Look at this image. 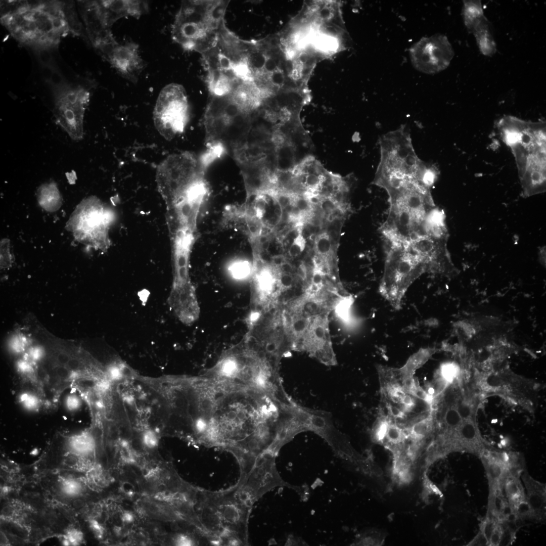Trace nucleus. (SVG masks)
<instances>
[{
    "mask_svg": "<svg viewBox=\"0 0 546 546\" xmlns=\"http://www.w3.org/2000/svg\"><path fill=\"white\" fill-rule=\"evenodd\" d=\"M200 443L236 458L261 451L273 439L283 411L277 398L253 386L211 377Z\"/></svg>",
    "mask_w": 546,
    "mask_h": 546,
    "instance_id": "obj_1",
    "label": "nucleus"
},
{
    "mask_svg": "<svg viewBox=\"0 0 546 546\" xmlns=\"http://www.w3.org/2000/svg\"><path fill=\"white\" fill-rule=\"evenodd\" d=\"M71 7L58 1H6L1 22L22 45L37 54L48 52L68 33H81L82 26Z\"/></svg>",
    "mask_w": 546,
    "mask_h": 546,
    "instance_id": "obj_2",
    "label": "nucleus"
},
{
    "mask_svg": "<svg viewBox=\"0 0 546 546\" xmlns=\"http://www.w3.org/2000/svg\"><path fill=\"white\" fill-rule=\"evenodd\" d=\"M280 360L245 337L224 351L204 373L260 389L278 398L287 396L281 379Z\"/></svg>",
    "mask_w": 546,
    "mask_h": 546,
    "instance_id": "obj_3",
    "label": "nucleus"
},
{
    "mask_svg": "<svg viewBox=\"0 0 546 546\" xmlns=\"http://www.w3.org/2000/svg\"><path fill=\"white\" fill-rule=\"evenodd\" d=\"M385 258L379 291L396 310L409 287L422 275H436L438 264L432 248L422 238L385 244Z\"/></svg>",
    "mask_w": 546,
    "mask_h": 546,
    "instance_id": "obj_4",
    "label": "nucleus"
},
{
    "mask_svg": "<svg viewBox=\"0 0 546 546\" xmlns=\"http://www.w3.org/2000/svg\"><path fill=\"white\" fill-rule=\"evenodd\" d=\"M380 160L373 184L389 193L409 183H420L429 187L436 173L416 154L410 134L402 125L379 139Z\"/></svg>",
    "mask_w": 546,
    "mask_h": 546,
    "instance_id": "obj_5",
    "label": "nucleus"
},
{
    "mask_svg": "<svg viewBox=\"0 0 546 546\" xmlns=\"http://www.w3.org/2000/svg\"><path fill=\"white\" fill-rule=\"evenodd\" d=\"M430 188L420 183H411L387 194L389 208L380 228L385 243L430 235L429 220L436 208Z\"/></svg>",
    "mask_w": 546,
    "mask_h": 546,
    "instance_id": "obj_6",
    "label": "nucleus"
},
{
    "mask_svg": "<svg viewBox=\"0 0 546 546\" xmlns=\"http://www.w3.org/2000/svg\"><path fill=\"white\" fill-rule=\"evenodd\" d=\"M202 495V527L214 544L248 545V522L252 505L236 484Z\"/></svg>",
    "mask_w": 546,
    "mask_h": 546,
    "instance_id": "obj_7",
    "label": "nucleus"
},
{
    "mask_svg": "<svg viewBox=\"0 0 546 546\" xmlns=\"http://www.w3.org/2000/svg\"><path fill=\"white\" fill-rule=\"evenodd\" d=\"M381 407L379 414L402 428L427 417L433 397L416 379L402 376L398 368L379 366Z\"/></svg>",
    "mask_w": 546,
    "mask_h": 546,
    "instance_id": "obj_8",
    "label": "nucleus"
},
{
    "mask_svg": "<svg viewBox=\"0 0 546 546\" xmlns=\"http://www.w3.org/2000/svg\"><path fill=\"white\" fill-rule=\"evenodd\" d=\"M225 12L218 1H183L172 24V38L184 49L202 54L217 45Z\"/></svg>",
    "mask_w": 546,
    "mask_h": 546,
    "instance_id": "obj_9",
    "label": "nucleus"
},
{
    "mask_svg": "<svg viewBox=\"0 0 546 546\" xmlns=\"http://www.w3.org/2000/svg\"><path fill=\"white\" fill-rule=\"evenodd\" d=\"M48 82L54 98L56 123L73 140H82L83 118L89 101V92L81 85L68 83L58 70L51 74Z\"/></svg>",
    "mask_w": 546,
    "mask_h": 546,
    "instance_id": "obj_10",
    "label": "nucleus"
},
{
    "mask_svg": "<svg viewBox=\"0 0 546 546\" xmlns=\"http://www.w3.org/2000/svg\"><path fill=\"white\" fill-rule=\"evenodd\" d=\"M97 197L83 200L76 207L66 227L76 240L95 249L106 250L110 246L109 230L113 215Z\"/></svg>",
    "mask_w": 546,
    "mask_h": 546,
    "instance_id": "obj_11",
    "label": "nucleus"
},
{
    "mask_svg": "<svg viewBox=\"0 0 546 546\" xmlns=\"http://www.w3.org/2000/svg\"><path fill=\"white\" fill-rule=\"evenodd\" d=\"M153 115L156 129L165 139L170 140L182 133L189 118V105L183 86L175 83L165 86L157 99Z\"/></svg>",
    "mask_w": 546,
    "mask_h": 546,
    "instance_id": "obj_12",
    "label": "nucleus"
},
{
    "mask_svg": "<svg viewBox=\"0 0 546 546\" xmlns=\"http://www.w3.org/2000/svg\"><path fill=\"white\" fill-rule=\"evenodd\" d=\"M410 53L414 67L427 74L444 70L454 56L447 38L442 34L422 38L411 47Z\"/></svg>",
    "mask_w": 546,
    "mask_h": 546,
    "instance_id": "obj_13",
    "label": "nucleus"
},
{
    "mask_svg": "<svg viewBox=\"0 0 546 546\" xmlns=\"http://www.w3.org/2000/svg\"><path fill=\"white\" fill-rule=\"evenodd\" d=\"M103 57L123 78L134 83L144 67L139 47L133 42H117Z\"/></svg>",
    "mask_w": 546,
    "mask_h": 546,
    "instance_id": "obj_14",
    "label": "nucleus"
},
{
    "mask_svg": "<svg viewBox=\"0 0 546 546\" xmlns=\"http://www.w3.org/2000/svg\"><path fill=\"white\" fill-rule=\"evenodd\" d=\"M487 478L488 496L498 497L504 495L503 488L509 476L511 452L486 449L480 456Z\"/></svg>",
    "mask_w": 546,
    "mask_h": 546,
    "instance_id": "obj_15",
    "label": "nucleus"
},
{
    "mask_svg": "<svg viewBox=\"0 0 546 546\" xmlns=\"http://www.w3.org/2000/svg\"><path fill=\"white\" fill-rule=\"evenodd\" d=\"M102 14L108 26L125 17L140 18L148 10V4L142 1H98Z\"/></svg>",
    "mask_w": 546,
    "mask_h": 546,
    "instance_id": "obj_16",
    "label": "nucleus"
},
{
    "mask_svg": "<svg viewBox=\"0 0 546 546\" xmlns=\"http://www.w3.org/2000/svg\"><path fill=\"white\" fill-rule=\"evenodd\" d=\"M526 500L532 509L535 521L543 522L546 513V485L533 478L525 468L521 475Z\"/></svg>",
    "mask_w": 546,
    "mask_h": 546,
    "instance_id": "obj_17",
    "label": "nucleus"
},
{
    "mask_svg": "<svg viewBox=\"0 0 546 546\" xmlns=\"http://www.w3.org/2000/svg\"><path fill=\"white\" fill-rule=\"evenodd\" d=\"M232 102L246 114H252L263 103L261 94L251 81L241 80L229 94Z\"/></svg>",
    "mask_w": 546,
    "mask_h": 546,
    "instance_id": "obj_18",
    "label": "nucleus"
},
{
    "mask_svg": "<svg viewBox=\"0 0 546 546\" xmlns=\"http://www.w3.org/2000/svg\"><path fill=\"white\" fill-rule=\"evenodd\" d=\"M313 249L314 255L313 257L317 262L328 269L338 272L333 240L329 232L325 231L316 235Z\"/></svg>",
    "mask_w": 546,
    "mask_h": 546,
    "instance_id": "obj_19",
    "label": "nucleus"
},
{
    "mask_svg": "<svg viewBox=\"0 0 546 546\" xmlns=\"http://www.w3.org/2000/svg\"><path fill=\"white\" fill-rule=\"evenodd\" d=\"M39 205L45 210L54 212L60 209L62 199L58 187L54 181L41 185L36 192Z\"/></svg>",
    "mask_w": 546,
    "mask_h": 546,
    "instance_id": "obj_20",
    "label": "nucleus"
},
{
    "mask_svg": "<svg viewBox=\"0 0 546 546\" xmlns=\"http://www.w3.org/2000/svg\"><path fill=\"white\" fill-rule=\"evenodd\" d=\"M470 32L474 34L479 50L482 54L491 56L495 53L496 44L486 18L475 26Z\"/></svg>",
    "mask_w": 546,
    "mask_h": 546,
    "instance_id": "obj_21",
    "label": "nucleus"
},
{
    "mask_svg": "<svg viewBox=\"0 0 546 546\" xmlns=\"http://www.w3.org/2000/svg\"><path fill=\"white\" fill-rule=\"evenodd\" d=\"M503 491L512 510L519 504L526 500L525 488L520 477L509 476L505 480Z\"/></svg>",
    "mask_w": 546,
    "mask_h": 546,
    "instance_id": "obj_22",
    "label": "nucleus"
},
{
    "mask_svg": "<svg viewBox=\"0 0 546 546\" xmlns=\"http://www.w3.org/2000/svg\"><path fill=\"white\" fill-rule=\"evenodd\" d=\"M207 148L199 157L202 168L205 170L214 161L220 158L226 151V147L221 142L207 144Z\"/></svg>",
    "mask_w": 546,
    "mask_h": 546,
    "instance_id": "obj_23",
    "label": "nucleus"
},
{
    "mask_svg": "<svg viewBox=\"0 0 546 546\" xmlns=\"http://www.w3.org/2000/svg\"><path fill=\"white\" fill-rule=\"evenodd\" d=\"M231 276L237 280L246 279L253 273V265L245 260H239L232 262L229 267Z\"/></svg>",
    "mask_w": 546,
    "mask_h": 546,
    "instance_id": "obj_24",
    "label": "nucleus"
},
{
    "mask_svg": "<svg viewBox=\"0 0 546 546\" xmlns=\"http://www.w3.org/2000/svg\"><path fill=\"white\" fill-rule=\"evenodd\" d=\"M306 242V240L302 234L301 228L295 236L291 242L288 251L289 256L292 258H295L301 254L305 249Z\"/></svg>",
    "mask_w": 546,
    "mask_h": 546,
    "instance_id": "obj_25",
    "label": "nucleus"
},
{
    "mask_svg": "<svg viewBox=\"0 0 546 546\" xmlns=\"http://www.w3.org/2000/svg\"><path fill=\"white\" fill-rule=\"evenodd\" d=\"M71 445L76 452L87 453L91 451L93 448L92 440L87 436L82 435L74 439Z\"/></svg>",
    "mask_w": 546,
    "mask_h": 546,
    "instance_id": "obj_26",
    "label": "nucleus"
},
{
    "mask_svg": "<svg viewBox=\"0 0 546 546\" xmlns=\"http://www.w3.org/2000/svg\"><path fill=\"white\" fill-rule=\"evenodd\" d=\"M11 263V256L10 250L9 240L3 239L1 242V267L10 266Z\"/></svg>",
    "mask_w": 546,
    "mask_h": 546,
    "instance_id": "obj_27",
    "label": "nucleus"
},
{
    "mask_svg": "<svg viewBox=\"0 0 546 546\" xmlns=\"http://www.w3.org/2000/svg\"><path fill=\"white\" fill-rule=\"evenodd\" d=\"M504 532V528L501 522H498L493 530L489 539V545L498 546L500 545Z\"/></svg>",
    "mask_w": 546,
    "mask_h": 546,
    "instance_id": "obj_28",
    "label": "nucleus"
},
{
    "mask_svg": "<svg viewBox=\"0 0 546 546\" xmlns=\"http://www.w3.org/2000/svg\"><path fill=\"white\" fill-rule=\"evenodd\" d=\"M466 545H489V541L484 534L480 530H479L476 535L466 544Z\"/></svg>",
    "mask_w": 546,
    "mask_h": 546,
    "instance_id": "obj_29",
    "label": "nucleus"
},
{
    "mask_svg": "<svg viewBox=\"0 0 546 546\" xmlns=\"http://www.w3.org/2000/svg\"><path fill=\"white\" fill-rule=\"evenodd\" d=\"M79 484L73 480L66 481L64 484V490L69 494H75L79 490Z\"/></svg>",
    "mask_w": 546,
    "mask_h": 546,
    "instance_id": "obj_30",
    "label": "nucleus"
},
{
    "mask_svg": "<svg viewBox=\"0 0 546 546\" xmlns=\"http://www.w3.org/2000/svg\"><path fill=\"white\" fill-rule=\"evenodd\" d=\"M81 539L82 534L76 530H72L69 531L66 538L69 542L73 545L78 544Z\"/></svg>",
    "mask_w": 546,
    "mask_h": 546,
    "instance_id": "obj_31",
    "label": "nucleus"
},
{
    "mask_svg": "<svg viewBox=\"0 0 546 546\" xmlns=\"http://www.w3.org/2000/svg\"><path fill=\"white\" fill-rule=\"evenodd\" d=\"M21 399L23 401L25 406L28 408L34 407L37 403V399L34 396L23 394L21 396Z\"/></svg>",
    "mask_w": 546,
    "mask_h": 546,
    "instance_id": "obj_32",
    "label": "nucleus"
},
{
    "mask_svg": "<svg viewBox=\"0 0 546 546\" xmlns=\"http://www.w3.org/2000/svg\"><path fill=\"white\" fill-rule=\"evenodd\" d=\"M66 404L68 408L74 410L78 408L80 405V401L77 396L71 395L67 398Z\"/></svg>",
    "mask_w": 546,
    "mask_h": 546,
    "instance_id": "obj_33",
    "label": "nucleus"
},
{
    "mask_svg": "<svg viewBox=\"0 0 546 546\" xmlns=\"http://www.w3.org/2000/svg\"><path fill=\"white\" fill-rule=\"evenodd\" d=\"M284 427H285V426H284ZM284 428H285V427H284ZM283 431L282 432H283ZM281 433L282 434V433ZM282 434H281L282 435ZM281 435H280L281 436ZM281 436H280V437H281ZM280 437H279L280 439H279V440L278 441V443H277L276 447L274 449V450L272 451H271L268 452V453H276L277 451V450L278 449V448H279V446ZM266 453H268V452H266ZM256 461H257V460ZM256 461H252V462H239V461H238V462L239 463V466H240V468H244V469H249V468H250L253 467L254 463L256 462Z\"/></svg>",
    "mask_w": 546,
    "mask_h": 546,
    "instance_id": "obj_34",
    "label": "nucleus"
},
{
    "mask_svg": "<svg viewBox=\"0 0 546 546\" xmlns=\"http://www.w3.org/2000/svg\"><path fill=\"white\" fill-rule=\"evenodd\" d=\"M57 373L61 378H66L69 376V372L67 369L63 368L58 369Z\"/></svg>",
    "mask_w": 546,
    "mask_h": 546,
    "instance_id": "obj_35",
    "label": "nucleus"
},
{
    "mask_svg": "<svg viewBox=\"0 0 546 546\" xmlns=\"http://www.w3.org/2000/svg\"><path fill=\"white\" fill-rule=\"evenodd\" d=\"M11 509L9 507H5L3 510V513L5 515H8L11 513Z\"/></svg>",
    "mask_w": 546,
    "mask_h": 546,
    "instance_id": "obj_36",
    "label": "nucleus"
},
{
    "mask_svg": "<svg viewBox=\"0 0 546 546\" xmlns=\"http://www.w3.org/2000/svg\"><path fill=\"white\" fill-rule=\"evenodd\" d=\"M74 506L76 507H79L81 505V503L80 500H76L74 502Z\"/></svg>",
    "mask_w": 546,
    "mask_h": 546,
    "instance_id": "obj_37",
    "label": "nucleus"
}]
</instances>
